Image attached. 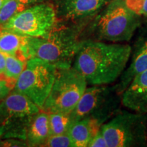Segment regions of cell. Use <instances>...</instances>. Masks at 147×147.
<instances>
[{"mask_svg":"<svg viewBox=\"0 0 147 147\" xmlns=\"http://www.w3.org/2000/svg\"><path fill=\"white\" fill-rule=\"evenodd\" d=\"M43 146L49 147H74L68 134L50 136Z\"/></svg>","mask_w":147,"mask_h":147,"instance_id":"d6986e66","label":"cell"},{"mask_svg":"<svg viewBox=\"0 0 147 147\" xmlns=\"http://www.w3.org/2000/svg\"><path fill=\"white\" fill-rule=\"evenodd\" d=\"M7 0H0V8H1V7L2 6V5H3V3H4Z\"/></svg>","mask_w":147,"mask_h":147,"instance_id":"4316f807","label":"cell"},{"mask_svg":"<svg viewBox=\"0 0 147 147\" xmlns=\"http://www.w3.org/2000/svg\"><path fill=\"white\" fill-rule=\"evenodd\" d=\"M87 84L83 76L73 67L57 69L42 110L47 113H70L83 95Z\"/></svg>","mask_w":147,"mask_h":147,"instance_id":"8992f818","label":"cell"},{"mask_svg":"<svg viewBox=\"0 0 147 147\" xmlns=\"http://www.w3.org/2000/svg\"><path fill=\"white\" fill-rule=\"evenodd\" d=\"M129 65L125 68L115 85L117 92L121 95L131 80L139 74L147 69V36L140 37L136 42Z\"/></svg>","mask_w":147,"mask_h":147,"instance_id":"7c38bea8","label":"cell"},{"mask_svg":"<svg viewBox=\"0 0 147 147\" xmlns=\"http://www.w3.org/2000/svg\"><path fill=\"white\" fill-rule=\"evenodd\" d=\"M132 48L125 44L82 40L73 67L88 84L108 85L120 78L131 57Z\"/></svg>","mask_w":147,"mask_h":147,"instance_id":"6da1fadb","label":"cell"},{"mask_svg":"<svg viewBox=\"0 0 147 147\" xmlns=\"http://www.w3.org/2000/svg\"><path fill=\"white\" fill-rule=\"evenodd\" d=\"M113 0H61L58 14L65 20L76 21L98 13Z\"/></svg>","mask_w":147,"mask_h":147,"instance_id":"30bf717a","label":"cell"},{"mask_svg":"<svg viewBox=\"0 0 147 147\" xmlns=\"http://www.w3.org/2000/svg\"><path fill=\"white\" fill-rule=\"evenodd\" d=\"M121 103L115 86L93 85L86 88L70 115L74 122L90 118L103 125L118 113Z\"/></svg>","mask_w":147,"mask_h":147,"instance_id":"5b68a950","label":"cell"},{"mask_svg":"<svg viewBox=\"0 0 147 147\" xmlns=\"http://www.w3.org/2000/svg\"><path fill=\"white\" fill-rule=\"evenodd\" d=\"M49 136V115L41 110L33 116L27 125V143L29 146H43Z\"/></svg>","mask_w":147,"mask_h":147,"instance_id":"5bb4252c","label":"cell"},{"mask_svg":"<svg viewBox=\"0 0 147 147\" xmlns=\"http://www.w3.org/2000/svg\"><path fill=\"white\" fill-rule=\"evenodd\" d=\"M57 12L49 3H41L18 12L0 26L34 38H45L57 26Z\"/></svg>","mask_w":147,"mask_h":147,"instance_id":"ba28073f","label":"cell"},{"mask_svg":"<svg viewBox=\"0 0 147 147\" xmlns=\"http://www.w3.org/2000/svg\"><path fill=\"white\" fill-rule=\"evenodd\" d=\"M140 23V16L130 10L125 0H113L95 17L91 32L96 39L94 40L127 42Z\"/></svg>","mask_w":147,"mask_h":147,"instance_id":"3957f363","label":"cell"},{"mask_svg":"<svg viewBox=\"0 0 147 147\" xmlns=\"http://www.w3.org/2000/svg\"><path fill=\"white\" fill-rule=\"evenodd\" d=\"M29 37L0 27V51L27 61V45Z\"/></svg>","mask_w":147,"mask_h":147,"instance_id":"4fadbf2b","label":"cell"},{"mask_svg":"<svg viewBox=\"0 0 147 147\" xmlns=\"http://www.w3.org/2000/svg\"><path fill=\"white\" fill-rule=\"evenodd\" d=\"M16 82V80L8 78L4 73H0V102L14 89Z\"/></svg>","mask_w":147,"mask_h":147,"instance_id":"ffe728a7","label":"cell"},{"mask_svg":"<svg viewBox=\"0 0 147 147\" xmlns=\"http://www.w3.org/2000/svg\"><path fill=\"white\" fill-rule=\"evenodd\" d=\"M3 120V115H2V111H1V106H0V125H1V122H2Z\"/></svg>","mask_w":147,"mask_h":147,"instance_id":"484cf974","label":"cell"},{"mask_svg":"<svg viewBox=\"0 0 147 147\" xmlns=\"http://www.w3.org/2000/svg\"><path fill=\"white\" fill-rule=\"evenodd\" d=\"M0 106L3 115L1 125L12 121L30 120L42 110L28 97L14 90L0 102Z\"/></svg>","mask_w":147,"mask_h":147,"instance_id":"9c48e42d","label":"cell"},{"mask_svg":"<svg viewBox=\"0 0 147 147\" xmlns=\"http://www.w3.org/2000/svg\"><path fill=\"white\" fill-rule=\"evenodd\" d=\"M25 6L18 0H7L0 8V26L8 22L16 14L25 10Z\"/></svg>","mask_w":147,"mask_h":147,"instance_id":"ac0fdd59","label":"cell"},{"mask_svg":"<svg viewBox=\"0 0 147 147\" xmlns=\"http://www.w3.org/2000/svg\"><path fill=\"white\" fill-rule=\"evenodd\" d=\"M57 69L40 59H29L13 90L26 95L42 110L54 83Z\"/></svg>","mask_w":147,"mask_h":147,"instance_id":"52a82bcc","label":"cell"},{"mask_svg":"<svg viewBox=\"0 0 147 147\" xmlns=\"http://www.w3.org/2000/svg\"><path fill=\"white\" fill-rule=\"evenodd\" d=\"M100 131L108 147L147 146V115L119 110Z\"/></svg>","mask_w":147,"mask_h":147,"instance_id":"277c9868","label":"cell"},{"mask_svg":"<svg viewBox=\"0 0 147 147\" xmlns=\"http://www.w3.org/2000/svg\"><path fill=\"white\" fill-rule=\"evenodd\" d=\"M18 1H19L21 3H23V4L26 5L27 4H29V3H32V1H34V0H18Z\"/></svg>","mask_w":147,"mask_h":147,"instance_id":"d4e9b609","label":"cell"},{"mask_svg":"<svg viewBox=\"0 0 147 147\" xmlns=\"http://www.w3.org/2000/svg\"><path fill=\"white\" fill-rule=\"evenodd\" d=\"M89 147H108V144L106 142L105 138L102 132H101L100 129L97 133L95 134L93 138L91 140L89 144H88Z\"/></svg>","mask_w":147,"mask_h":147,"instance_id":"7402d4cb","label":"cell"},{"mask_svg":"<svg viewBox=\"0 0 147 147\" xmlns=\"http://www.w3.org/2000/svg\"><path fill=\"white\" fill-rule=\"evenodd\" d=\"M125 3L134 13L147 16V0H125Z\"/></svg>","mask_w":147,"mask_h":147,"instance_id":"44dd1931","label":"cell"},{"mask_svg":"<svg viewBox=\"0 0 147 147\" xmlns=\"http://www.w3.org/2000/svg\"><path fill=\"white\" fill-rule=\"evenodd\" d=\"M121 104L131 111L147 113V69L137 75L123 92Z\"/></svg>","mask_w":147,"mask_h":147,"instance_id":"8fae6325","label":"cell"},{"mask_svg":"<svg viewBox=\"0 0 147 147\" xmlns=\"http://www.w3.org/2000/svg\"><path fill=\"white\" fill-rule=\"evenodd\" d=\"M76 29L55 27L45 38L29 37L27 45L28 59L38 58L57 69L71 67L82 40Z\"/></svg>","mask_w":147,"mask_h":147,"instance_id":"7a4b0ae2","label":"cell"},{"mask_svg":"<svg viewBox=\"0 0 147 147\" xmlns=\"http://www.w3.org/2000/svg\"><path fill=\"white\" fill-rule=\"evenodd\" d=\"M5 55V67L4 74L8 78L17 80L18 76L25 68L27 61L14 55Z\"/></svg>","mask_w":147,"mask_h":147,"instance_id":"e0dca14e","label":"cell"},{"mask_svg":"<svg viewBox=\"0 0 147 147\" xmlns=\"http://www.w3.org/2000/svg\"><path fill=\"white\" fill-rule=\"evenodd\" d=\"M50 136L66 134L74 121L70 113H49Z\"/></svg>","mask_w":147,"mask_h":147,"instance_id":"2e32d148","label":"cell"},{"mask_svg":"<svg viewBox=\"0 0 147 147\" xmlns=\"http://www.w3.org/2000/svg\"><path fill=\"white\" fill-rule=\"evenodd\" d=\"M102 125L99 121L90 118L74 122L67 131L73 146H88L91 140L100 131Z\"/></svg>","mask_w":147,"mask_h":147,"instance_id":"9a60e30c","label":"cell"},{"mask_svg":"<svg viewBox=\"0 0 147 147\" xmlns=\"http://www.w3.org/2000/svg\"><path fill=\"white\" fill-rule=\"evenodd\" d=\"M5 67V55L0 51V73H4Z\"/></svg>","mask_w":147,"mask_h":147,"instance_id":"cb8c5ba5","label":"cell"},{"mask_svg":"<svg viewBox=\"0 0 147 147\" xmlns=\"http://www.w3.org/2000/svg\"><path fill=\"white\" fill-rule=\"evenodd\" d=\"M0 146H2V140H0Z\"/></svg>","mask_w":147,"mask_h":147,"instance_id":"83f0119b","label":"cell"},{"mask_svg":"<svg viewBox=\"0 0 147 147\" xmlns=\"http://www.w3.org/2000/svg\"><path fill=\"white\" fill-rule=\"evenodd\" d=\"M27 143L16 138H6L2 140V146H27Z\"/></svg>","mask_w":147,"mask_h":147,"instance_id":"603a6c76","label":"cell"}]
</instances>
